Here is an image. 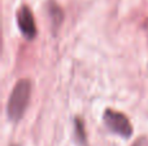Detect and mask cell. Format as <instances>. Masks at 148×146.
Returning <instances> with one entry per match:
<instances>
[{
	"label": "cell",
	"mask_w": 148,
	"mask_h": 146,
	"mask_svg": "<svg viewBox=\"0 0 148 146\" xmlns=\"http://www.w3.org/2000/svg\"><path fill=\"white\" fill-rule=\"evenodd\" d=\"M30 91L31 85L29 80H20L14 85L7 106L8 116L12 120H18L23 115L25 109L27 107L29 100H30Z\"/></svg>",
	"instance_id": "6da1fadb"
},
{
	"label": "cell",
	"mask_w": 148,
	"mask_h": 146,
	"mask_svg": "<svg viewBox=\"0 0 148 146\" xmlns=\"http://www.w3.org/2000/svg\"><path fill=\"white\" fill-rule=\"evenodd\" d=\"M105 124L112 129L113 132L121 135V136L129 137L133 132V128L130 126V122L127 120L123 114L116 113V111H107L104 115Z\"/></svg>",
	"instance_id": "7a4b0ae2"
},
{
	"label": "cell",
	"mask_w": 148,
	"mask_h": 146,
	"mask_svg": "<svg viewBox=\"0 0 148 146\" xmlns=\"http://www.w3.org/2000/svg\"><path fill=\"white\" fill-rule=\"evenodd\" d=\"M18 26H20L21 32L23 34L26 39H33L35 36V22H34L33 13L27 7L21 8L18 12Z\"/></svg>",
	"instance_id": "3957f363"
}]
</instances>
